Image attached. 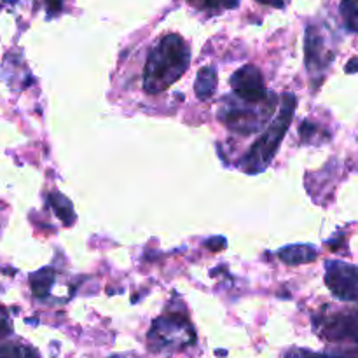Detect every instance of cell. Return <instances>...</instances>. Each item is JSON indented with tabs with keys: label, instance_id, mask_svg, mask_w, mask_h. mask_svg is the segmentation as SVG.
Segmentation results:
<instances>
[{
	"label": "cell",
	"instance_id": "6da1fadb",
	"mask_svg": "<svg viewBox=\"0 0 358 358\" xmlns=\"http://www.w3.org/2000/svg\"><path fill=\"white\" fill-rule=\"evenodd\" d=\"M191 63L189 48L180 35L170 34L161 38L150 51L143 70V87L147 93H161L180 79Z\"/></svg>",
	"mask_w": 358,
	"mask_h": 358
},
{
	"label": "cell",
	"instance_id": "7a4b0ae2",
	"mask_svg": "<svg viewBox=\"0 0 358 358\" xmlns=\"http://www.w3.org/2000/svg\"><path fill=\"white\" fill-rule=\"evenodd\" d=\"M294 110H296V98H294V94H285L282 108L278 112V117L269 124V128L262 133L261 138L250 147L247 157L243 159L241 166H243L245 171L259 173V171H262L271 163L280 143H282L283 136H285L287 129H289L290 121L294 117Z\"/></svg>",
	"mask_w": 358,
	"mask_h": 358
},
{
	"label": "cell",
	"instance_id": "3957f363",
	"mask_svg": "<svg viewBox=\"0 0 358 358\" xmlns=\"http://www.w3.org/2000/svg\"><path fill=\"white\" fill-rule=\"evenodd\" d=\"M276 107L275 98L269 96L262 103H245L238 100H227L220 110V119L226 122L227 128L240 135H250L261 129L264 122L271 117L273 108Z\"/></svg>",
	"mask_w": 358,
	"mask_h": 358
},
{
	"label": "cell",
	"instance_id": "277c9868",
	"mask_svg": "<svg viewBox=\"0 0 358 358\" xmlns=\"http://www.w3.org/2000/svg\"><path fill=\"white\" fill-rule=\"evenodd\" d=\"M192 325L178 315H166L157 318L149 332V346L152 352H177L194 343Z\"/></svg>",
	"mask_w": 358,
	"mask_h": 358
},
{
	"label": "cell",
	"instance_id": "5b68a950",
	"mask_svg": "<svg viewBox=\"0 0 358 358\" xmlns=\"http://www.w3.org/2000/svg\"><path fill=\"white\" fill-rule=\"evenodd\" d=\"M325 283L338 299L345 303H358V266L327 262Z\"/></svg>",
	"mask_w": 358,
	"mask_h": 358
},
{
	"label": "cell",
	"instance_id": "8992f818",
	"mask_svg": "<svg viewBox=\"0 0 358 358\" xmlns=\"http://www.w3.org/2000/svg\"><path fill=\"white\" fill-rule=\"evenodd\" d=\"M317 331L327 341L332 343H358V315L327 313L318 318Z\"/></svg>",
	"mask_w": 358,
	"mask_h": 358
},
{
	"label": "cell",
	"instance_id": "52a82bcc",
	"mask_svg": "<svg viewBox=\"0 0 358 358\" xmlns=\"http://www.w3.org/2000/svg\"><path fill=\"white\" fill-rule=\"evenodd\" d=\"M231 86L234 90V96L245 103H262L271 96L264 86L262 73L254 65H247L234 72L231 77Z\"/></svg>",
	"mask_w": 358,
	"mask_h": 358
},
{
	"label": "cell",
	"instance_id": "ba28073f",
	"mask_svg": "<svg viewBox=\"0 0 358 358\" xmlns=\"http://www.w3.org/2000/svg\"><path fill=\"white\" fill-rule=\"evenodd\" d=\"M325 44L324 38L318 35V31L315 28H308V35H306V62L310 70H313L315 65L325 66L327 62L324 59L325 55Z\"/></svg>",
	"mask_w": 358,
	"mask_h": 358
},
{
	"label": "cell",
	"instance_id": "9c48e42d",
	"mask_svg": "<svg viewBox=\"0 0 358 358\" xmlns=\"http://www.w3.org/2000/svg\"><path fill=\"white\" fill-rule=\"evenodd\" d=\"M280 259L285 261L287 264H304V262H311L317 259V250L313 247L297 245V247H290L280 252Z\"/></svg>",
	"mask_w": 358,
	"mask_h": 358
},
{
	"label": "cell",
	"instance_id": "30bf717a",
	"mask_svg": "<svg viewBox=\"0 0 358 358\" xmlns=\"http://www.w3.org/2000/svg\"><path fill=\"white\" fill-rule=\"evenodd\" d=\"M217 87V73L213 69H201L198 73V79H196V94L199 98H210L213 93H215Z\"/></svg>",
	"mask_w": 358,
	"mask_h": 358
},
{
	"label": "cell",
	"instance_id": "8fae6325",
	"mask_svg": "<svg viewBox=\"0 0 358 358\" xmlns=\"http://www.w3.org/2000/svg\"><path fill=\"white\" fill-rule=\"evenodd\" d=\"M339 10L346 28L353 34H358V0H343Z\"/></svg>",
	"mask_w": 358,
	"mask_h": 358
},
{
	"label": "cell",
	"instance_id": "7c38bea8",
	"mask_svg": "<svg viewBox=\"0 0 358 358\" xmlns=\"http://www.w3.org/2000/svg\"><path fill=\"white\" fill-rule=\"evenodd\" d=\"M0 358H38V355L28 346L2 345L0 346Z\"/></svg>",
	"mask_w": 358,
	"mask_h": 358
},
{
	"label": "cell",
	"instance_id": "4fadbf2b",
	"mask_svg": "<svg viewBox=\"0 0 358 358\" xmlns=\"http://www.w3.org/2000/svg\"><path fill=\"white\" fill-rule=\"evenodd\" d=\"M192 2V0H191ZM203 9H229L238 3V0H194Z\"/></svg>",
	"mask_w": 358,
	"mask_h": 358
},
{
	"label": "cell",
	"instance_id": "5bb4252c",
	"mask_svg": "<svg viewBox=\"0 0 358 358\" xmlns=\"http://www.w3.org/2000/svg\"><path fill=\"white\" fill-rule=\"evenodd\" d=\"M49 285H51V276L42 278V273H41V275H35L34 278H31V289H34L35 296H44V294L49 290Z\"/></svg>",
	"mask_w": 358,
	"mask_h": 358
},
{
	"label": "cell",
	"instance_id": "9a60e30c",
	"mask_svg": "<svg viewBox=\"0 0 358 358\" xmlns=\"http://www.w3.org/2000/svg\"><path fill=\"white\" fill-rule=\"evenodd\" d=\"M285 358H348V357H332V355H322V353L308 352V350H292L287 353Z\"/></svg>",
	"mask_w": 358,
	"mask_h": 358
},
{
	"label": "cell",
	"instance_id": "2e32d148",
	"mask_svg": "<svg viewBox=\"0 0 358 358\" xmlns=\"http://www.w3.org/2000/svg\"><path fill=\"white\" fill-rule=\"evenodd\" d=\"M9 332H10L9 320H7V317H6V311L0 308V338H6Z\"/></svg>",
	"mask_w": 358,
	"mask_h": 358
}]
</instances>
